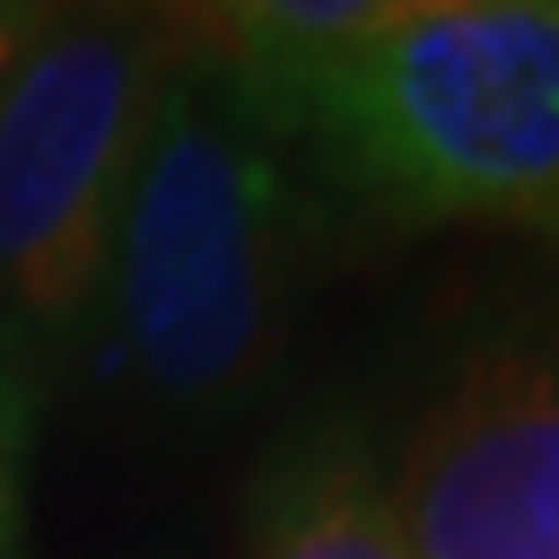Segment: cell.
I'll use <instances>...</instances> for the list:
<instances>
[{"mask_svg": "<svg viewBox=\"0 0 559 559\" xmlns=\"http://www.w3.org/2000/svg\"><path fill=\"white\" fill-rule=\"evenodd\" d=\"M552 236H559V229H552Z\"/></svg>", "mask_w": 559, "mask_h": 559, "instance_id": "ba28073f", "label": "cell"}, {"mask_svg": "<svg viewBox=\"0 0 559 559\" xmlns=\"http://www.w3.org/2000/svg\"><path fill=\"white\" fill-rule=\"evenodd\" d=\"M412 559H559V357H492L391 478Z\"/></svg>", "mask_w": 559, "mask_h": 559, "instance_id": "277c9868", "label": "cell"}, {"mask_svg": "<svg viewBox=\"0 0 559 559\" xmlns=\"http://www.w3.org/2000/svg\"><path fill=\"white\" fill-rule=\"evenodd\" d=\"M250 559H412L391 492L350 445H297L257 499Z\"/></svg>", "mask_w": 559, "mask_h": 559, "instance_id": "5b68a950", "label": "cell"}, {"mask_svg": "<svg viewBox=\"0 0 559 559\" xmlns=\"http://www.w3.org/2000/svg\"><path fill=\"white\" fill-rule=\"evenodd\" d=\"M236 82L391 216L559 229V0H397L357 41Z\"/></svg>", "mask_w": 559, "mask_h": 559, "instance_id": "6da1fadb", "label": "cell"}, {"mask_svg": "<svg viewBox=\"0 0 559 559\" xmlns=\"http://www.w3.org/2000/svg\"><path fill=\"white\" fill-rule=\"evenodd\" d=\"M169 34L135 14L34 27L0 74V297L82 310L115 250L122 195L169 74Z\"/></svg>", "mask_w": 559, "mask_h": 559, "instance_id": "3957f363", "label": "cell"}, {"mask_svg": "<svg viewBox=\"0 0 559 559\" xmlns=\"http://www.w3.org/2000/svg\"><path fill=\"white\" fill-rule=\"evenodd\" d=\"M284 243L290 182L276 122L223 55L169 68L108 250L122 350L155 397L210 405L270 357Z\"/></svg>", "mask_w": 559, "mask_h": 559, "instance_id": "7a4b0ae2", "label": "cell"}, {"mask_svg": "<svg viewBox=\"0 0 559 559\" xmlns=\"http://www.w3.org/2000/svg\"><path fill=\"white\" fill-rule=\"evenodd\" d=\"M34 27H41V14H34V8H0V74L21 61V48L34 41Z\"/></svg>", "mask_w": 559, "mask_h": 559, "instance_id": "52a82bcc", "label": "cell"}, {"mask_svg": "<svg viewBox=\"0 0 559 559\" xmlns=\"http://www.w3.org/2000/svg\"><path fill=\"white\" fill-rule=\"evenodd\" d=\"M21 452H27V391L14 371H0V559H14L21 539Z\"/></svg>", "mask_w": 559, "mask_h": 559, "instance_id": "8992f818", "label": "cell"}]
</instances>
